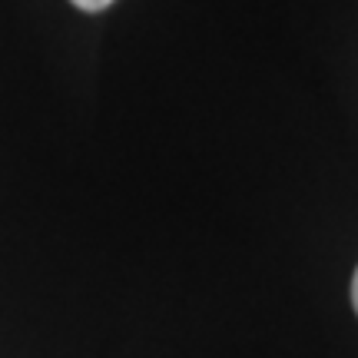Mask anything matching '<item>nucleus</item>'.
Listing matches in <instances>:
<instances>
[{
  "label": "nucleus",
  "mask_w": 358,
  "mask_h": 358,
  "mask_svg": "<svg viewBox=\"0 0 358 358\" xmlns=\"http://www.w3.org/2000/svg\"><path fill=\"white\" fill-rule=\"evenodd\" d=\"M73 7H80V10H87V13H96V10H106L113 0H70Z\"/></svg>",
  "instance_id": "f257e3e1"
},
{
  "label": "nucleus",
  "mask_w": 358,
  "mask_h": 358,
  "mask_svg": "<svg viewBox=\"0 0 358 358\" xmlns=\"http://www.w3.org/2000/svg\"><path fill=\"white\" fill-rule=\"evenodd\" d=\"M352 306L358 312V268H355V279H352Z\"/></svg>",
  "instance_id": "f03ea898"
}]
</instances>
